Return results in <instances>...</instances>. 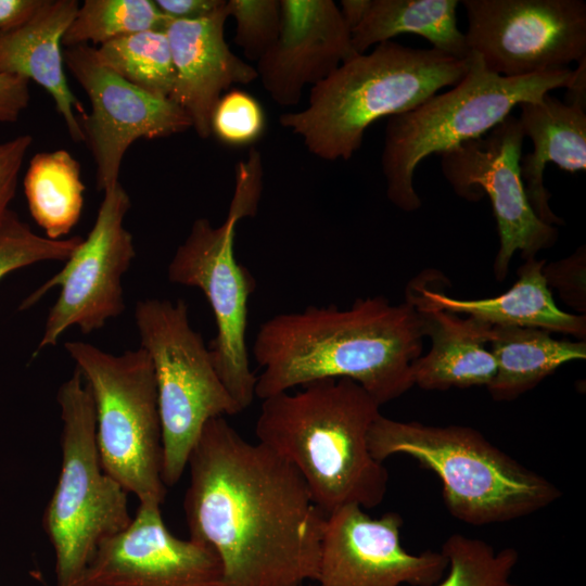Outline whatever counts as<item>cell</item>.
Segmentation results:
<instances>
[{
    "mask_svg": "<svg viewBox=\"0 0 586 586\" xmlns=\"http://www.w3.org/2000/svg\"><path fill=\"white\" fill-rule=\"evenodd\" d=\"M187 467L190 538L218 555L225 586L316 582L328 515L295 467L225 417L206 422Z\"/></svg>",
    "mask_w": 586,
    "mask_h": 586,
    "instance_id": "cell-1",
    "label": "cell"
},
{
    "mask_svg": "<svg viewBox=\"0 0 586 586\" xmlns=\"http://www.w3.org/2000/svg\"><path fill=\"white\" fill-rule=\"evenodd\" d=\"M426 336L423 311L405 300H356L348 308L308 306L263 322L253 356L263 368L255 396L262 400L322 379L358 383L382 406L412 386L411 367Z\"/></svg>",
    "mask_w": 586,
    "mask_h": 586,
    "instance_id": "cell-2",
    "label": "cell"
},
{
    "mask_svg": "<svg viewBox=\"0 0 586 586\" xmlns=\"http://www.w3.org/2000/svg\"><path fill=\"white\" fill-rule=\"evenodd\" d=\"M380 407L349 379L317 380L263 399L255 435L295 467L327 515L346 505L369 509L383 501L388 484L368 446Z\"/></svg>",
    "mask_w": 586,
    "mask_h": 586,
    "instance_id": "cell-3",
    "label": "cell"
},
{
    "mask_svg": "<svg viewBox=\"0 0 586 586\" xmlns=\"http://www.w3.org/2000/svg\"><path fill=\"white\" fill-rule=\"evenodd\" d=\"M436 49H417L392 40L342 63L313 86L307 106L280 115L282 127L298 136L313 155L348 161L367 128L382 117L418 106L441 89L456 86L468 71Z\"/></svg>",
    "mask_w": 586,
    "mask_h": 586,
    "instance_id": "cell-4",
    "label": "cell"
},
{
    "mask_svg": "<svg viewBox=\"0 0 586 586\" xmlns=\"http://www.w3.org/2000/svg\"><path fill=\"white\" fill-rule=\"evenodd\" d=\"M368 446L379 462L406 455L435 473L446 509L470 525L514 521L562 496L555 483L471 426L399 421L381 413L370 428Z\"/></svg>",
    "mask_w": 586,
    "mask_h": 586,
    "instance_id": "cell-5",
    "label": "cell"
},
{
    "mask_svg": "<svg viewBox=\"0 0 586 586\" xmlns=\"http://www.w3.org/2000/svg\"><path fill=\"white\" fill-rule=\"evenodd\" d=\"M571 77L570 68L504 77L471 52L464 77L451 90L388 117L381 155L387 199L404 212L417 211L421 200L413 174L425 157L483 137L515 106L565 88Z\"/></svg>",
    "mask_w": 586,
    "mask_h": 586,
    "instance_id": "cell-6",
    "label": "cell"
},
{
    "mask_svg": "<svg viewBox=\"0 0 586 586\" xmlns=\"http://www.w3.org/2000/svg\"><path fill=\"white\" fill-rule=\"evenodd\" d=\"M263 174L262 155L252 148L234 167V191L225 221L214 227L207 218L194 220L167 269L170 282L198 288L208 301L217 327L208 346L211 357L241 410L252 404L257 380L245 341L247 304L256 280L235 259V228L241 219L257 214Z\"/></svg>",
    "mask_w": 586,
    "mask_h": 586,
    "instance_id": "cell-7",
    "label": "cell"
},
{
    "mask_svg": "<svg viewBox=\"0 0 586 586\" xmlns=\"http://www.w3.org/2000/svg\"><path fill=\"white\" fill-rule=\"evenodd\" d=\"M56 400L62 462L42 523L54 551V586H81L100 545L123 532L132 518L128 493L101 464L92 396L76 368Z\"/></svg>",
    "mask_w": 586,
    "mask_h": 586,
    "instance_id": "cell-8",
    "label": "cell"
},
{
    "mask_svg": "<svg viewBox=\"0 0 586 586\" xmlns=\"http://www.w3.org/2000/svg\"><path fill=\"white\" fill-rule=\"evenodd\" d=\"M64 348L92 396L103 470L139 501L163 504L162 429L153 366L138 349L106 353L81 341Z\"/></svg>",
    "mask_w": 586,
    "mask_h": 586,
    "instance_id": "cell-9",
    "label": "cell"
},
{
    "mask_svg": "<svg viewBox=\"0 0 586 586\" xmlns=\"http://www.w3.org/2000/svg\"><path fill=\"white\" fill-rule=\"evenodd\" d=\"M140 347L149 355L156 382L162 429V480L174 486L211 419L241 408L222 384L208 347L189 318L183 300L145 298L136 304Z\"/></svg>",
    "mask_w": 586,
    "mask_h": 586,
    "instance_id": "cell-10",
    "label": "cell"
},
{
    "mask_svg": "<svg viewBox=\"0 0 586 586\" xmlns=\"http://www.w3.org/2000/svg\"><path fill=\"white\" fill-rule=\"evenodd\" d=\"M130 205L120 182L105 190L87 238L64 267L21 304V310L27 309L48 291L60 288L35 355L58 344L71 327H78L87 334L124 311L122 278L136 257L132 235L124 226Z\"/></svg>",
    "mask_w": 586,
    "mask_h": 586,
    "instance_id": "cell-11",
    "label": "cell"
},
{
    "mask_svg": "<svg viewBox=\"0 0 586 586\" xmlns=\"http://www.w3.org/2000/svg\"><path fill=\"white\" fill-rule=\"evenodd\" d=\"M471 52L504 77L569 68L586 56L583 0H462Z\"/></svg>",
    "mask_w": 586,
    "mask_h": 586,
    "instance_id": "cell-12",
    "label": "cell"
},
{
    "mask_svg": "<svg viewBox=\"0 0 586 586\" xmlns=\"http://www.w3.org/2000/svg\"><path fill=\"white\" fill-rule=\"evenodd\" d=\"M485 135L441 153V170L459 198L476 202L488 196L499 234L494 277L502 281L517 252L524 260L536 258L556 244L558 230L540 220L527 200L520 173L524 135L518 117L508 115Z\"/></svg>",
    "mask_w": 586,
    "mask_h": 586,
    "instance_id": "cell-13",
    "label": "cell"
},
{
    "mask_svg": "<svg viewBox=\"0 0 586 586\" xmlns=\"http://www.w3.org/2000/svg\"><path fill=\"white\" fill-rule=\"evenodd\" d=\"M63 58L90 101V113L78 116V122L95 164L98 190L119 182L124 155L136 140L192 128L190 117L173 101L148 93L102 65L91 44L64 48Z\"/></svg>",
    "mask_w": 586,
    "mask_h": 586,
    "instance_id": "cell-14",
    "label": "cell"
},
{
    "mask_svg": "<svg viewBox=\"0 0 586 586\" xmlns=\"http://www.w3.org/2000/svg\"><path fill=\"white\" fill-rule=\"evenodd\" d=\"M402 515L371 518L358 505L327 517L321 539L319 586H435L448 562L443 552H408L402 545Z\"/></svg>",
    "mask_w": 586,
    "mask_h": 586,
    "instance_id": "cell-15",
    "label": "cell"
},
{
    "mask_svg": "<svg viewBox=\"0 0 586 586\" xmlns=\"http://www.w3.org/2000/svg\"><path fill=\"white\" fill-rule=\"evenodd\" d=\"M139 502L130 524L100 545L81 586H225L213 548L171 534L161 504Z\"/></svg>",
    "mask_w": 586,
    "mask_h": 586,
    "instance_id": "cell-16",
    "label": "cell"
},
{
    "mask_svg": "<svg viewBox=\"0 0 586 586\" xmlns=\"http://www.w3.org/2000/svg\"><path fill=\"white\" fill-rule=\"evenodd\" d=\"M277 41L257 62L256 72L271 99L296 105L306 86H315L356 56L351 29L332 0H280Z\"/></svg>",
    "mask_w": 586,
    "mask_h": 586,
    "instance_id": "cell-17",
    "label": "cell"
},
{
    "mask_svg": "<svg viewBox=\"0 0 586 586\" xmlns=\"http://www.w3.org/2000/svg\"><path fill=\"white\" fill-rule=\"evenodd\" d=\"M227 1L213 14L192 21L169 20L167 36L175 81L169 100L190 117L196 135L211 136V117L222 92L251 84L256 68L235 55L225 39Z\"/></svg>",
    "mask_w": 586,
    "mask_h": 586,
    "instance_id": "cell-18",
    "label": "cell"
},
{
    "mask_svg": "<svg viewBox=\"0 0 586 586\" xmlns=\"http://www.w3.org/2000/svg\"><path fill=\"white\" fill-rule=\"evenodd\" d=\"M78 7L77 0H42L27 22L0 33V73L34 80L49 92L76 143L84 142L78 115L87 112L68 86L62 39Z\"/></svg>",
    "mask_w": 586,
    "mask_h": 586,
    "instance_id": "cell-19",
    "label": "cell"
},
{
    "mask_svg": "<svg viewBox=\"0 0 586 586\" xmlns=\"http://www.w3.org/2000/svg\"><path fill=\"white\" fill-rule=\"evenodd\" d=\"M544 259L530 258L518 270V280L506 292L482 300H459L434 290L424 279H413L406 298L419 310H444L466 315L495 327H525L586 336L585 315L561 310L544 277Z\"/></svg>",
    "mask_w": 586,
    "mask_h": 586,
    "instance_id": "cell-20",
    "label": "cell"
},
{
    "mask_svg": "<svg viewBox=\"0 0 586 586\" xmlns=\"http://www.w3.org/2000/svg\"><path fill=\"white\" fill-rule=\"evenodd\" d=\"M518 117L533 152L520 160V173L530 205L537 217L550 226L563 225L549 205L551 194L544 183L548 163L576 173L586 168V109L545 94L519 105Z\"/></svg>",
    "mask_w": 586,
    "mask_h": 586,
    "instance_id": "cell-21",
    "label": "cell"
},
{
    "mask_svg": "<svg viewBox=\"0 0 586 586\" xmlns=\"http://www.w3.org/2000/svg\"><path fill=\"white\" fill-rule=\"evenodd\" d=\"M431 347L411 367L413 386L447 391L488 386L496 373L489 342L492 326L472 317L444 310H421Z\"/></svg>",
    "mask_w": 586,
    "mask_h": 586,
    "instance_id": "cell-22",
    "label": "cell"
},
{
    "mask_svg": "<svg viewBox=\"0 0 586 586\" xmlns=\"http://www.w3.org/2000/svg\"><path fill=\"white\" fill-rule=\"evenodd\" d=\"M488 344L496 373L486 388L497 402L513 400L562 365L586 358L585 341L557 340L536 328L492 326Z\"/></svg>",
    "mask_w": 586,
    "mask_h": 586,
    "instance_id": "cell-23",
    "label": "cell"
},
{
    "mask_svg": "<svg viewBox=\"0 0 586 586\" xmlns=\"http://www.w3.org/2000/svg\"><path fill=\"white\" fill-rule=\"evenodd\" d=\"M458 0H370L361 22L351 31L358 54L397 35L415 34L436 49L458 60L471 51L457 26Z\"/></svg>",
    "mask_w": 586,
    "mask_h": 586,
    "instance_id": "cell-24",
    "label": "cell"
},
{
    "mask_svg": "<svg viewBox=\"0 0 586 586\" xmlns=\"http://www.w3.org/2000/svg\"><path fill=\"white\" fill-rule=\"evenodd\" d=\"M86 186L78 161L64 149L35 154L24 177L31 217L46 237L63 239L78 222Z\"/></svg>",
    "mask_w": 586,
    "mask_h": 586,
    "instance_id": "cell-25",
    "label": "cell"
},
{
    "mask_svg": "<svg viewBox=\"0 0 586 586\" xmlns=\"http://www.w3.org/2000/svg\"><path fill=\"white\" fill-rule=\"evenodd\" d=\"M94 49L100 63L122 78L148 93L169 99L175 67L164 30L123 36Z\"/></svg>",
    "mask_w": 586,
    "mask_h": 586,
    "instance_id": "cell-26",
    "label": "cell"
},
{
    "mask_svg": "<svg viewBox=\"0 0 586 586\" xmlns=\"http://www.w3.org/2000/svg\"><path fill=\"white\" fill-rule=\"evenodd\" d=\"M169 20L152 0H86L64 33L62 46H101L140 31L164 30Z\"/></svg>",
    "mask_w": 586,
    "mask_h": 586,
    "instance_id": "cell-27",
    "label": "cell"
},
{
    "mask_svg": "<svg viewBox=\"0 0 586 586\" xmlns=\"http://www.w3.org/2000/svg\"><path fill=\"white\" fill-rule=\"evenodd\" d=\"M441 551L448 566L435 586H520L511 581L520 558L513 547L497 550L483 539L455 533Z\"/></svg>",
    "mask_w": 586,
    "mask_h": 586,
    "instance_id": "cell-28",
    "label": "cell"
},
{
    "mask_svg": "<svg viewBox=\"0 0 586 586\" xmlns=\"http://www.w3.org/2000/svg\"><path fill=\"white\" fill-rule=\"evenodd\" d=\"M82 238L52 240L34 232L11 209L0 227V280L9 273L46 260H66Z\"/></svg>",
    "mask_w": 586,
    "mask_h": 586,
    "instance_id": "cell-29",
    "label": "cell"
},
{
    "mask_svg": "<svg viewBox=\"0 0 586 586\" xmlns=\"http://www.w3.org/2000/svg\"><path fill=\"white\" fill-rule=\"evenodd\" d=\"M227 7L237 24L234 43L246 59L258 62L278 39L280 0H229Z\"/></svg>",
    "mask_w": 586,
    "mask_h": 586,
    "instance_id": "cell-30",
    "label": "cell"
},
{
    "mask_svg": "<svg viewBox=\"0 0 586 586\" xmlns=\"http://www.w3.org/2000/svg\"><path fill=\"white\" fill-rule=\"evenodd\" d=\"M265 126L260 103L250 93L235 88L220 97L211 117V135L233 146L254 143L263 135Z\"/></svg>",
    "mask_w": 586,
    "mask_h": 586,
    "instance_id": "cell-31",
    "label": "cell"
},
{
    "mask_svg": "<svg viewBox=\"0 0 586 586\" xmlns=\"http://www.w3.org/2000/svg\"><path fill=\"white\" fill-rule=\"evenodd\" d=\"M546 282L558 289L561 297L579 311L586 309L585 247H579L565 259L545 265Z\"/></svg>",
    "mask_w": 586,
    "mask_h": 586,
    "instance_id": "cell-32",
    "label": "cell"
},
{
    "mask_svg": "<svg viewBox=\"0 0 586 586\" xmlns=\"http://www.w3.org/2000/svg\"><path fill=\"white\" fill-rule=\"evenodd\" d=\"M31 144L33 137L28 133L0 142V227L10 211L9 204L15 195L18 175Z\"/></svg>",
    "mask_w": 586,
    "mask_h": 586,
    "instance_id": "cell-33",
    "label": "cell"
},
{
    "mask_svg": "<svg viewBox=\"0 0 586 586\" xmlns=\"http://www.w3.org/2000/svg\"><path fill=\"white\" fill-rule=\"evenodd\" d=\"M30 101L29 81L0 73V123H13Z\"/></svg>",
    "mask_w": 586,
    "mask_h": 586,
    "instance_id": "cell-34",
    "label": "cell"
},
{
    "mask_svg": "<svg viewBox=\"0 0 586 586\" xmlns=\"http://www.w3.org/2000/svg\"><path fill=\"white\" fill-rule=\"evenodd\" d=\"M158 10L170 20L192 21L216 12L225 0H155Z\"/></svg>",
    "mask_w": 586,
    "mask_h": 586,
    "instance_id": "cell-35",
    "label": "cell"
},
{
    "mask_svg": "<svg viewBox=\"0 0 586 586\" xmlns=\"http://www.w3.org/2000/svg\"><path fill=\"white\" fill-rule=\"evenodd\" d=\"M42 0H0V33L14 29L27 22Z\"/></svg>",
    "mask_w": 586,
    "mask_h": 586,
    "instance_id": "cell-36",
    "label": "cell"
},
{
    "mask_svg": "<svg viewBox=\"0 0 586 586\" xmlns=\"http://www.w3.org/2000/svg\"><path fill=\"white\" fill-rule=\"evenodd\" d=\"M572 71V77L565 87V103L586 109V56L581 59Z\"/></svg>",
    "mask_w": 586,
    "mask_h": 586,
    "instance_id": "cell-37",
    "label": "cell"
},
{
    "mask_svg": "<svg viewBox=\"0 0 586 586\" xmlns=\"http://www.w3.org/2000/svg\"><path fill=\"white\" fill-rule=\"evenodd\" d=\"M370 5V0H342L341 14L351 31L361 22Z\"/></svg>",
    "mask_w": 586,
    "mask_h": 586,
    "instance_id": "cell-38",
    "label": "cell"
}]
</instances>
